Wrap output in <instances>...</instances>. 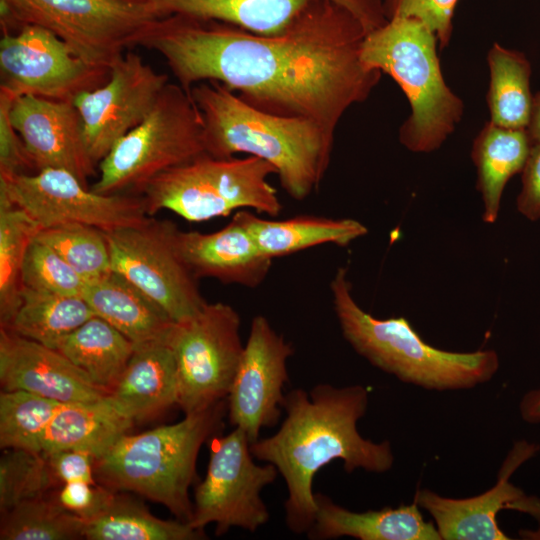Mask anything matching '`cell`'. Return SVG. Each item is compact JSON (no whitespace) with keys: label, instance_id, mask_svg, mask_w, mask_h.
<instances>
[{"label":"cell","instance_id":"1","mask_svg":"<svg viewBox=\"0 0 540 540\" xmlns=\"http://www.w3.org/2000/svg\"><path fill=\"white\" fill-rule=\"evenodd\" d=\"M367 34L343 5L313 0L280 34L169 15L138 46L161 55L189 94L199 82L216 81L257 109L308 118L335 134L344 113L366 101L381 79L361 59Z\"/></svg>","mask_w":540,"mask_h":540},{"label":"cell","instance_id":"2","mask_svg":"<svg viewBox=\"0 0 540 540\" xmlns=\"http://www.w3.org/2000/svg\"><path fill=\"white\" fill-rule=\"evenodd\" d=\"M369 393L360 384L293 389L285 394L286 417L277 432L251 444L254 458L273 464L285 481V524L291 532L307 534L314 523L312 484L322 467L334 460H342L347 473L362 469L380 474L393 467L390 441L366 439L357 428L367 412Z\"/></svg>","mask_w":540,"mask_h":540},{"label":"cell","instance_id":"3","mask_svg":"<svg viewBox=\"0 0 540 540\" xmlns=\"http://www.w3.org/2000/svg\"><path fill=\"white\" fill-rule=\"evenodd\" d=\"M190 94L201 113L207 154L228 158L244 153L269 162L284 191L297 201L319 188L334 133L308 118L257 109L216 81L199 82Z\"/></svg>","mask_w":540,"mask_h":540},{"label":"cell","instance_id":"4","mask_svg":"<svg viewBox=\"0 0 540 540\" xmlns=\"http://www.w3.org/2000/svg\"><path fill=\"white\" fill-rule=\"evenodd\" d=\"M329 288L345 340L374 367L403 383L434 391L465 390L489 382L499 369L498 354L492 349H438L426 343L406 318L372 316L354 299L344 267L336 270Z\"/></svg>","mask_w":540,"mask_h":540},{"label":"cell","instance_id":"5","mask_svg":"<svg viewBox=\"0 0 540 540\" xmlns=\"http://www.w3.org/2000/svg\"><path fill=\"white\" fill-rule=\"evenodd\" d=\"M227 404L222 400L174 424L140 434L123 435L95 458V478L115 492H134L165 506L189 523L193 504L189 488L196 478L201 446L222 426Z\"/></svg>","mask_w":540,"mask_h":540},{"label":"cell","instance_id":"6","mask_svg":"<svg viewBox=\"0 0 540 540\" xmlns=\"http://www.w3.org/2000/svg\"><path fill=\"white\" fill-rule=\"evenodd\" d=\"M436 34L414 18H390L368 33L361 51L370 69L390 75L406 95L411 114L399 129L408 150L430 153L454 132L464 103L446 84Z\"/></svg>","mask_w":540,"mask_h":540},{"label":"cell","instance_id":"7","mask_svg":"<svg viewBox=\"0 0 540 540\" xmlns=\"http://www.w3.org/2000/svg\"><path fill=\"white\" fill-rule=\"evenodd\" d=\"M277 175L255 156L218 158L207 153L152 179L141 191L149 216L169 210L190 222L228 216L249 208L276 217L282 203L268 178Z\"/></svg>","mask_w":540,"mask_h":540},{"label":"cell","instance_id":"8","mask_svg":"<svg viewBox=\"0 0 540 540\" xmlns=\"http://www.w3.org/2000/svg\"><path fill=\"white\" fill-rule=\"evenodd\" d=\"M203 121L191 94L168 83L146 118L119 139L90 187L100 194H140L161 173L205 154Z\"/></svg>","mask_w":540,"mask_h":540},{"label":"cell","instance_id":"9","mask_svg":"<svg viewBox=\"0 0 540 540\" xmlns=\"http://www.w3.org/2000/svg\"><path fill=\"white\" fill-rule=\"evenodd\" d=\"M160 18L150 0H0L2 32L41 26L84 61L109 69Z\"/></svg>","mask_w":540,"mask_h":540},{"label":"cell","instance_id":"10","mask_svg":"<svg viewBox=\"0 0 540 540\" xmlns=\"http://www.w3.org/2000/svg\"><path fill=\"white\" fill-rule=\"evenodd\" d=\"M240 328L239 313L224 302H207L170 327L165 342L175 358L178 407L185 414L227 398L244 350Z\"/></svg>","mask_w":540,"mask_h":540},{"label":"cell","instance_id":"11","mask_svg":"<svg viewBox=\"0 0 540 540\" xmlns=\"http://www.w3.org/2000/svg\"><path fill=\"white\" fill-rule=\"evenodd\" d=\"M179 231L172 221L149 216L141 224L105 232L111 270L151 298L173 322L193 316L207 303L199 279L181 255Z\"/></svg>","mask_w":540,"mask_h":540},{"label":"cell","instance_id":"12","mask_svg":"<svg viewBox=\"0 0 540 540\" xmlns=\"http://www.w3.org/2000/svg\"><path fill=\"white\" fill-rule=\"evenodd\" d=\"M250 447L237 427L211 438L206 476L195 489L191 527L203 531L215 523V533L221 536L233 527L254 533L269 521L261 491L279 472L273 464L255 463Z\"/></svg>","mask_w":540,"mask_h":540},{"label":"cell","instance_id":"13","mask_svg":"<svg viewBox=\"0 0 540 540\" xmlns=\"http://www.w3.org/2000/svg\"><path fill=\"white\" fill-rule=\"evenodd\" d=\"M0 197L22 208L41 229L79 223L109 232L149 217L140 194L96 193L63 169L0 175Z\"/></svg>","mask_w":540,"mask_h":540},{"label":"cell","instance_id":"14","mask_svg":"<svg viewBox=\"0 0 540 540\" xmlns=\"http://www.w3.org/2000/svg\"><path fill=\"white\" fill-rule=\"evenodd\" d=\"M111 69L92 65L51 31L26 24L2 32L1 88L15 97L34 95L70 101L104 84Z\"/></svg>","mask_w":540,"mask_h":540},{"label":"cell","instance_id":"15","mask_svg":"<svg viewBox=\"0 0 540 540\" xmlns=\"http://www.w3.org/2000/svg\"><path fill=\"white\" fill-rule=\"evenodd\" d=\"M168 83L167 74L157 72L140 55L126 52L111 66L104 84L74 99L88 151L97 165L146 118Z\"/></svg>","mask_w":540,"mask_h":540},{"label":"cell","instance_id":"16","mask_svg":"<svg viewBox=\"0 0 540 540\" xmlns=\"http://www.w3.org/2000/svg\"><path fill=\"white\" fill-rule=\"evenodd\" d=\"M292 344L263 315L252 318L243 354L226 398L230 424L242 429L251 444L263 428L275 426L282 414Z\"/></svg>","mask_w":540,"mask_h":540},{"label":"cell","instance_id":"17","mask_svg":"<svg viewBox=\"0 0 540 540\" xmlns=\"http://www.w3.org/2000/svg\"><path fill=\"white\" fill-rule=\"evenodd\" d=\"M539 450L537 443L515 441L500 466L496 484L484 493L457 499L423 488L416 491L413 501L432 517L441 540H509L497 522L501 510L525 513L540 521V498L527 495L510 481Z\"/></svg>","mask_w":540,"mask_h":540},{"label":"cell","instance_id":"18","mask_svg":"<svg viewBox=\"0 0 540 540\" xmlns=\"http://www.w3.org/2000/svg\"><path fill=\"white\" fill-rule=\"evenodd\" d=\"M9 115L36 172L63 169L89 187L98 165L88 151L82 118L73 102L21 95L14 98Z\"/></svg>","mask_w":540,"mask_h":540},{"label":"cell","instance_id":"19","mask_svg":"<svg viewBox=\"0 0 540 540\" xmlns=\"http://www.w3.org/2000/svg\"><path fill=\"white\" fill-rule=\"evenodd\" d=\"M3 390H24L60 403L92 402L109 393L59 351L0 327Z\"/></svg>","mask_w":540,"mask_h":540},{"label":"cell","instance_id":"20","mask_svg":"<svg viewBox=\"0 0 540 540\" xmlns=\"http://www.w3.org/2000/svg\"><path fill=\"white\" fill-rule=\"evenodd\" d=\"M162 17L185 15L228 23L244 30L276 35L287 29L313 0H150ZM349 9L367 33L387 23L382 0H333Z\"/></svg>","mask_w":540,"mask_h":540},{"label":"cell","instance_id":"21","mask_svg":"<svg viewBox=\"0 0 540 540\" xmlns=\"http://www.w3.org/2000/svg\"><path fill=\"white\" fill-rule=\"evenodd\" d=\"M178 245L186 264L198 278H212L247 288L260 286L272 260L234 214L223 228L211 232L179 231Z\"/></svg>","mask_w":540,"mask_h":540},{"label":"cell","instance_id":"22","mask_svg":"<svg viewBox=\"0 0 540 540\" xmlns=\"http://www.w3.org/2000/svg\"><path fill=\"white\" fill-rule=\"evenodd\" d=\"M317 511L309 539L352 537L358 540H441L434 522L426 521L418 504L355 512L315 493Z\"/></svg>","mask_w":540,"mask_h":540},{"label":"cell","instance_id":"23","mask_svg":"<svg viewBox=\"0 0 540 540\" xmlns=\"http://www.w3.org/2000/svg\"><path fill=\"white\" fill-rule=\"evenodd\" d=\"M108 398L134 422L178 406L177 366L165 340L135 346Z\"/></svg>","mask_w":540,"mask_h":540},{"label":"cell","instance_id":"24","mask_svg":"<svg viewBox=\"0 0 540 540\" xmlns=\"http://www.w3.org/2000/svg\"><path fill=\"white\" fill-rule=\"evenodd\" d=\"M82 297L96 316L135 346L165 340L174 323L151 298L113 271L88 281Z\"/></svg>","mask_w":540,"mask_h":540},{"label":"cell","instance_id":"25","mask_svg":"<svg viewBox=\"0 0 540 540\" xmlns=\"http://www.w3.org/2000/svg\"><path fill=\"white\" fill-rule=\"evenodd\" d=\"M235 214L271 259L323 244L346 247L368 232L364 224L351 218L299 215L274 220L246 210Z\"/></svg>","mask_w":540,"mask_h":540},{"label":"cell","instance_id":"26","mask_svg":"<svg viewBox=\"0 0 540 540\" xmlns=\"http://www.w3.org/2000/svg\"><path fill=\"white\" fill-rule=\"evenodd\" d=\"M133 424L108 395L92 402L62 403L47 428L42 454L75 450L98 458L127 434Z\"/></svg>","mask_w":540,"mask_h":540},{"label":"cell","instance_id":"27","mask_svg":"<svg viewBox=\"0 0 540 540\" xmlns=\"http://www.w3.org/2000/svg\"><path fill=\"white\" fill-rule=\"evenodd\" d=\"M531 144L525 129L504 128L490 121L475 137L471 159L477 170L476 188L482 196L485 223L496 222L504 188L511 177L522 172Z\"/></svg>","mask_w":540,"mask_h":540},{"label":"cell","instance_id":"28","mask_svg":"<svg viewBox=\"0 0 540 540\" xmlns=\"http://www.w3.org/2000/svg\"><path fill=\"white\" fill-rule=\"evenodd\" d=\"M55 350L109 393L127 366L135 344L95 315L64 337Z\"/></svg>","mask_w":540,"mask_h":540},{"label":"cell","instance_id":"29","mask_svg":"<svg viewBox=\"0 0 540 540\" xmlns=\"http://www.w3.org/2000/svg\"><path fill=\"white\" fill-rule=\"evenodd\" d=\"M88 540H199L204 531L181 520H163L142 504L113 492L103 508L85 520Z\"/></svg>","mask_w":540,"mask_h":540},{"label":"cell","instance_id":"30","mask_svg":"<svg viewBox=\"0 0 540 540\" xmlns=\"http://www.w3.org/2000/svg\"><path fill=\"white\" fill-rule=\"evenodd\" d=\"M490 84L486 101L490 122L510 129H527L533 106L531 64L520 51L494 43L487 54Z\"/></svg>","mask_w":540,"mask_h":540},{"label":"cell","instance_id":"31","mask_svg":"<svg viewBox=\"0 0 540 540\" xmlns=\"http://www.w3.org/2000/svg\"><path fill=\"white\" fill-rule=\"evenodd\" d=\"M94 311L82 296L60 295L22 288L21 301L7 328L56 349L59 342L90 318Z\"/></svg>","mask_w":540,"mask_h":540},{"label":"cell","instance_id":"32","mask_svg":"<svg viewBox=\"0 0 540 540\" xmlns=\"http://www.w3.org/2000/svg\"><path fill=\"white\" fill-rule=\"evenodd\" d=\"M22 208L0 197V324L8 327L21 301V270L31 241L40 231Z\"/></svg>","mask_w":540,"mask_h":540},{"label":"cell","instance_id":"33","mask_svg":"<svg viewBox=\"0 0 540 540\" xmlns=\"http://www.w3.org/2000/svg\"><path fill=\"white\" fill-rule=\"evenodd\" d=\"M1 515V540L84 538L85 519L60 505L55 496L21 502Z\"/></svg>","mask_w":540,"mask_h":540},{"label":"cell","instance_id":"34","mask_svg":"<svg viewBox=\"0 0 540 540\" xmlns=\"http://www.w3.org/2000/svg\"><path fill=\"white\" fill-rule=\"evenodd\" d=\"M62 403L24 390L0 394V446L42 453L47 428Z\"/></svg>","mask_w":540,"mask_h":540},{"label":"cell","instance_id":"35","mask_svg":"<svg viewBox=\"0 0 540 540\" xmlns=\"http://www.w3.org/2000/svg\"><path fill=\"white\" fill-rule=\"evenodd\" d=\"M36 238L58 253L87 281L112 271L105 232L98 228L69 223L40 229Z\"/></svg>","mask_w":540,"mask_h":540},{"label":"cell","instance_id":"36","mask_svg":"<svg viewBox=\"0 0 540 540\" xmlns=\"http://www.w3.org/2000/svg\"><path fill=\"white\" fill-rule=\"evenodd\" d=\"M60 482L46 456L24 449H6L0 458V512L43 497Z\"/></svg>","mask_w":540,"mask_h":540},{"label":"cell","instance_id":"37","mask_svg":"<svg viewBox=\"0 0 540 540\" xmlns=\"http://www.w3.org/2000/svg\"><path fill=\"white\" fill-rule=\"evenodd\" d=\"M21 282L23 287L40 292L82 296L88 281L35 237L23 261Z\"/></svg>","mask_w":540,"mask_h":540},{"label":"cell","instance_id":"38","mask_svg":"<svg viewBox=\"0 0 540 540\" xmlns=\"http://www.w3.org/2000/svg\"><path fill=\"white\" fill-rule=\"evenodd\" d=\"M458 0H389L384 2L387 18H414L437 37L441 49L449 45L452 19Z\"/></svg>","mask_w":540,"mask_h":540},{"label":"cell","instance_id":"39","mask_svg":"<svg viewBox=\"0 0 540 540\" xmlns=\"http://www.w3.org/2000/svg\"><path fill=\"white\" fill-rule=\"evenodd\" d=\"M15 96L0 87V175L35 173V166L25 144L10 120Z\"/></svg>","mask_w":540,"mask_h":540},{"label":"cell","instance_id":"40","mask_svg":"<svg viewBox=\"0 0 540 540\" xmlns=\"http://www.w3.org/2000/svg\"><path fill=\"white\" fill-rule=\"evenodd\" d=\"M113 492L102 485L68 482L62 484L55 498L64 508L86 520L103 508Z\"/></svg>","mask_w":540,"mask_h":540},{"label":"cell","instance_id":"41","mask_svg":"<svg viewBox=\"0 0 540 540\" xmlns=\"http://www.w3.org/2000/svg\"><path fill=\"white\" fill-rule=\"evenodd\" d=\"M60 484L87 482L96 484L95 457L83 451L64 450L45 455Z\"/></svg>","mask_w":540,"mask_h":540},{"label":"cell","instance_id":"42","mask_svg":"<svg viewBox=\"0 0 540 540\" xmlns=\"http://www.w3.org/2000/svg\"><path fill=\"white\" fill-rule=\"evenodd\" d=\"M522 188L517 197V210L531 221L540 219V141L532 142L521 172Z\"/></svg>","mask_w":540,"mask_h":540},{"label":"cell","instance_id":"43","mask_svg":"<svg viewBox=\"0 0 540 540\" xmlns=\"http://www.w3.org/2000/svg\"><path fill=\"white\" fill-rule=\"evenodd\" d=\"M518 410L524 422L540 424V388L525 392L519 401Z\"/></svg>","mask_w":540,"mask_h":540},{"label":"cell","instance_id":"44","mask_svg":"<svg viewBox=\"0 0 540 540\" xmlns=\"http://www.w3.org/2000/svg\"><path fill=\"white\" fill-rule=\"evenodd\" d=\"M526 131L531 142L540 141V91L533 96L532 113Z\"/></svg>","mask_w":540,"mask_h":540},{"label":"cell","instance_id":"45","mask_svg":"<svg viewBox=\"0 0 540 540\" xmlns=\"http://www.w3.org/2000/svg\"><path fill=\"white\" fill-rule=\"evenodd\" d=\"M535 529H520L518 535L524 540H540V521Z\"/></svg>","mask_w":540,"mask_h":540},{"label":"cell","instance_id":"46","mask_svg":"<svg viewBox=\"0 0 540 540\" xmlns=\"http://www.w3.org/2000/svg\"><path fill=\"white\" fill-rule=\"evenodd\" d=\"M387 1H389V0H384V2H387Z\"/></svg>","mask_w":540,"mask_h":540}]
</instances>
